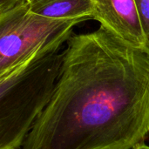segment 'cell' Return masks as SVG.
I'll list each match as a JSON object with an SVG mask.
<instances>
[{
	"label": "cell",
	"mask_w": 149,
	"mask_h": 149,
	"mask_svg": "<svg viewBox=\"0 0 149 149\" xmlns=\"http://www.w3.org/2000/svg\"><path fill=\"white\" fill-rule=\"evenodd\" d=\"M65 52L43 56L0 78V149H18L54 93Z\"/></svg>",
	"instance_id": "obj_2"
},
{
	"label": "cell",
	"mask_w": 149,
	"mask_h": 149,
	"mask_svg": "<svg viewBox=\"0 0 149 149\" xmlns=\"http://www.w3.org/2000/svg\"><path fill=\"white\" fill-rule=\"evenodd\" d=\"M134 149H149V146H147L144 143H141V144L137 145Z\"/></svg>",
	"instance_id": "obj_8"
},
{
	"label": "cell",
	"mask_w": 149,
	"mask_h": 149,
	"mask_svg": "<svg viewBox=\"0 0 149 149\" xmlns=\"http://www.w3.org/2000/svg\"><path fill=\"white\" fill-rule=\"evenodd\" d=\"M27 6L38 15L64 20L93 18L94 10L93 0H34Z\"/></svg>",
	"instance_id": "obj_5"
},
{
	"label": "cell",
	"mask_w": 149,
	"mask_h": 149,
	"mask_svg": "<svg viewBox=\"0 0 149 149\" xmlns=\"http://www.w3.org/2000/svg\"><path fill=\"white\" fill-rule=\"evenodd\" d=\"M93 18L124 41L146 48L135 0H93Z\"/></svg>",
	"instance_id": "obj_4"
},
{
	"label": "cell",
	"mask_w": 149,
	"mask_h": 149,
	"mask_svg": "<svg viewBox=\"0 0 149 149\" xmlns=\"http://www.w3.org/2000/svg\"><path fill=\"white\" fill-rule=\"evenodd\" d=\"M89 19L50 18L31 12L27 4L0 15V78L60 51L72 37L73 27Z\"/></svg>",
	"instance_id": "obj_3"
},
{
	"label": "cell",
	"mask_w": 149,
	"mask_h": 149,
	"mask_svg": "<svg viewBox=\"0 0 149 149\" xmlns=\"http://www.w3.org/2000/svg\"><path fill=\"white\" fill-rule=\"evenodd\" d=\"M27 1H28V3H31V2H32V1H34V0H27ZM28 3H27V4H28Z\"/></svg>",
	"instance_id": "obj_9"
},
{
	"label": "cell",
	"mask_w": 149,
	"mask_h": 149,
	"mask_svg": "<svg viewBox=\"0 0 149 149\" xmlns=\"http://www.w3.org/2000/svg\"><path fill=\"white\" fill-rule=\"evenodd\" d=\"M27 0H0V15L8 13L19 7L26 5Z\"/></svg>",
	"instance_id": "obj_7"
},
{
	"label": "cell",
	"mask_w": 149,
	"mask_h": 149,
	"mask_svg": "<svg viewBox=\"0 0 149 149\" xmlns=\"http://www.w3.org/2000/svg\"><path fill=\"white\" fill-rule=\"evenodd\" d=\"M135 3L146 38V49L149 52V0H135Z\"/></svg>",
	"instance_id": "obj_6"
},
{
	"label": "cell",
	"mask_w": 149,
	"mask_h": 149,
	"mask_svg": "<svg viewBox=\"0 0 149 149\" xmlns=\"http://www.w3.org/2000/svg\"><path fill=\"white\" fill-rule=\"evenodd\" d=\"M49 104L18 149H134L149 135V52L100 25L72 35Z\"/></svg>",
	"instance_id": "obj_1"
}]
</instances>
